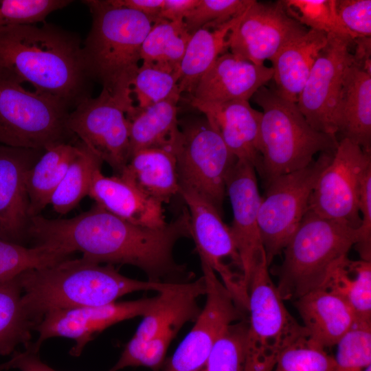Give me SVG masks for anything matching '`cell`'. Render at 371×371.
Returning a JSON list of instances; mask_svg holds the SVG:
<instances>
[{
	"instance_id": "2",
	"label": "cell",
	"mask_w": 371,
	"mask_h": 371,
	"mask_svg": "<svg viewBox=\"0 0 371 371\" xmlns=\"http://www.w3.org/2000/svg\"><path fill=\"white\" fill-rule=\"evenodd\" d=\"M0 67L15 73L34 90L62 99L70 109L91 97L92 79L82 43L76 34L56 25L1 30Z\"/></svg>"
},
{
	"instance_id": "20",
	"label": "cell",
	"mask_w": 371,
	"mask_h": 371,
	"mask_svg": "<svg viewBox=\"0 0 371 371\" xmlns=\"http://www.w3.org/2000/svg\"><path fill=\"white\" fill-rule=\"evenodd\" d=\"M190 103L204 115L234 157L250 163L260 174L262 163V112L253 109L245 100L225 103L190 100Z\"/></svg>"
},
{
	"instance_id": "38",
	"label": "cell",
	"mask_w": 371,
	"mask_h": 371,
	"mask_svg": "<svg viewBox=\"0 0 371 371\" xmlns=\"http://www.w3.org/2000/svg\"><path fill=\"white\" fill-rule=\"evenodd\" d=\"M336 346L332 371H365L371 366V322H357Z\"/></svg>"
},
{
	"instance_id": "40",
	"label": "cell",
	"mask_w": 371,
	"mask_h": 371,
	"mask_svg": "<svg viewBox=\"0 0 371 371\" xmlns=\"http://www.w3.org/2000/svg\"><path fill=\"white\" fill-rule=\"evenodd\" d=\"M72 2L69 0H0V30L12 26L45 22L50 13Z\"/></svg>"
},
{
	"instance_id": "36",
	"label": "cell",
	"mask_w": 371,
	"mask_h": 371,
	"mask_svg": "<svg viewBox=\"0 0 371 371\" xmlns=\"http://www.w3.org/2000/svg\"><path fill=\"white\" fill-rule=\"evenodd\" d=\"M280 2L286 14L304 26L326 34L358 38L340 21L335 9V0H283Z\"/></svg>"
},
{
	"instance_id": "30",
	"label": "cell",
	"mask_w": 371,
	"mask_h": 371,
	"mask_svg": "<svg viewBox=\"0 0 371 371\" xmlns=\"http://www.w3.org/2000/svg\"><path fill=\"white\" fill-rule=\"evenodd\" d=\"M244 13L216 28H201L192 34L179 69L181 93L191 95L200 78L221 55L228 52V35Z\"/></svg>"
},
{
	"instance_id": "23",
	"label": "cell",
	"mask_w": 371,
	"mask_h": 371,
	"mask_svg": "<svg viewBox=\"0 0 371 371\" xmlns=\"http://www.w3.org/2000/svg\"><path fill=\"white\" fill-rule=\"evenodd\" d=\"M95 204L136 225L160 228L167 224L163 204L120 175H93L89 194Z\"/></svg>"
},
{
	"instance_id": "45",
	"label": "cell",
	"mask_w": 371,
	"mask_h": 371,
	"mask_svg": "<svg viewBox=\"0 0 371 371\" xmlns=\"http://www.w3.org/2000/svg\"><path fill=\"white\" fill-rule=\"evenodd\" d=\"M200 0H164L158 18L170 21H183Z\"/></svg>"
},
{
	"instance_id": "26",
	"label": "cell",
	"mask_w": 371,
	"mask_h": 371,
	"mask_svg": "<svg viewBox=\"0 0 371 371\" xmlns=\"http://www.w3.org/2000/svg\"><path fill=\"white\" fill-rule=\"evenodd\" d=\"M328 35L310 29L305 34L291 41L270 60L275 87L280 97L296 103Z\"/></svg>"
},
{
	"instance_id": "35",
	"label": "cell",
	"mask_w": 371,
	"mask_h": 371,
	"mask_svg": "<svg viewBox=\"0 0 371 371\" xmlns=\"http://www.w3.org/2000/svg\"><path fill=\"white\" fill-rule=\"evenodd\" d=\"M248 319L229 325L199 371H244Z\"/></svg>"
},
{
	"instance_id": "46",
	"label": "cell",
	"mask_w": 371,
	"mask_h": 371,
	"mask_svg": "<svg viewBox=\"0 0 371 371\" xmlns=\"http://www.w3.org/2000/svg\"><path fill=\"white\" fill-rule=\"evenodd\" d=\"M116 6L124 7L141 12L153 19H157L164 0H109Z\"/></svg>"
},
{
	"instance_id": "9",
	"label": "cell",
	"mask_w": 371,
	"mask_h": 371,
	"mask_svg": "<svg viewBox=\"0 0 371 371\" xmlns=\"http://www.w3.org/2000/svg\"><path fill=\"white\" fill-rule=\"evenodd\" d=\"M174 148L179 188L199 194L221 214L227 177L237 159L219 133L205 116L179 122Z\"/></svg>"
},
{
	"instance_id": "37",
	"label": "cell",
	"mask_w": 371,
	"mask_h": 371,
	"mask_svg": "<svg viewBox=\"0 0 371 371\" xmlns=\"http://www.w3.org/2000/svg\"><path fill=\"white\" fill-rule=\"evenodd\" d=\"M179 73L153 64L142 63L131 84V98L137 109H144L179 91Z\"/></svg>"
},
{
	"instance_id": "6",
	"label": "cell",
	"mask_w": 371,
	"mask_h": 371,
	"mask_svg": "<svg viewBox=\"0 0 371 371\" xmlns=\"http://www.w3.org/2000/svg\"><path fill=\"white\" fill-rule=\"evenodd\" d=\"M357 240V228L308 210L282 251L276 286L282 299L295 300L318 288Z\"/></svg>"
},
{
	"instance_id": "5",
	"label": "cell",
	"mask_w": 371,
	"mask_h": 371,
	"mask_svg": "<svg viewBox=\"0 0 371 371\" xmlns=\"http://www.w3.org/2000/svg\"><path fill=\"white\" fill-rule=\"evenodd\" d=\"M262 111L260 123V177L265 186L275 178L307 166L318 153L335 152L339 140L315 130L297 104L273 89L261 87L252 96Z\"/></svg>"
},
{
	"instance_id": "16",
	"label": "cell",
	"mask_w": 371,
	"mask_h": 371,
	"mask_svg": "<svg viewBox=\"0 0 371 371\" xmlns=\"http://www.w3.org/2000/svg\"><path fill=\"white\" fill-rule=\"evenodd\" d=\"M308 30L289 16L280 1L254 2L230 31L229 52L258 65L271 60L285 45Z\"/></svg>"
},
{
	"instance_id": "7",
	"label": "cell",
	"mask_w": 371,
	"mask_h": 371,
	"mask_svg": "<svg viewBox=\"0 0 371 371\" xmlns=\"http://www.w3.org/2000/svg\"><path fill=\"white\" fill-rule=\"evenodd\" d=\"M13 71L0 67V144L45 150L74 135L67 128L70 107L62 99L30 91Z\"/></svg>"
},
{
	"instance_id": "15",
	"label": "cell",
	"mask_w": 371,
	"mask_h": 371,
	"mask_svg": "<svg viewBox=\"0 0 371 371\" xmlns=\"http://www.w3.org/2000/svg\"><path fill=\"white\" fill-rule=\"evenodd\" d=\"M327 35V43L317 56L296 104L312 128L336 136L335 112L346 71L354 63L350 46L355 39Z\"/></svg>"
},
{
	"instance_id": "29",
	"label": "cell",
	"mask_w": 371,
	"mask_h": 371,
	"mask_svg": "<svg viewBox=\"0 0 371 371\" xmlns=\"http://www.w3.org/2000/svg\"><path fill=\"white\" fill-rule=\"evenodd\" d=\"M79 150V142L54 145L43 151L28 170L25 185L29 200L30 218L40 215L50 204L55 190L63 180Z\"/></svg>"
},
{
	"instance_id": "27",
	"label": "cell",
	"mask_w": 371,
	"mask_h": 371,
	"mask_svg": "<svg viewBox=\"0 0 371 371\" xmlns=\"http://www.w3.org/2000/svg\"><path fill=\"white\" fill-rule=\"evenodd\" d=\"M174 146L175 144L136 152L119 175L161 203H169L179 192Z\"/></svg>"
},
{
	"instance_id": "8",
	"label": "cell",
	"mask_w": 371,
	"mask_h": 371,
	"mask_svg": "<svg viewBox=\"0 0 371 371\" xmlns=\"http://www.w3.org/2000/svg\"><path fill=\"white\" fill-rule=\"evenodd\" d=\"M264 263L249 284L248 328L244 371H273L280 355L308 338V331L291 315Z\"/></svg>"
},
{
	"instance_id": "47",
	"label": "cell",
	"mask_w": 371,
	"mask_h": 371,
	"mask_svg": "<svg viewBox=\"0 0 371 371\" xmlns=\"http://www.w3.org/2000/svg\"><path fill=\"white\" fill-rule=\"evenodd\" d=\"M10 369V365L8 361L5 363L0 364V371L8 370Z\"/></svg>"
},
{
	"instance_id": "33",
	"label": "cell",
	"mask_w": 371,
	"mask_h": 371,
	"mask_svg": "<svg viewBox=\"0 0 371 371\" xmlns=\"http://www.w3.org/2000/svg\"><path fill=\"white\" fill-rule=\"evenodd\" d=\"M17 276L0 282V355L3 356L12 354L20 344L27 349L32 344L31 331L35 325L22 304Z\"/></svg>"
},
{
	"instance_id": "32",
	"label": "cell",
	"mask_w": 371,
	"mask_h": 371,
	"mask_svg": "<svg viewBox=\"0 0 371 371\" xmlns=\"http://www.w3.org/2000/svg\"><path fill=\"white\" fill-rule=\"evenodd\" d=\"M191 35L183 21L156 19L142 45V63L179 73Z\"/></svg>"
},
{
	"instance_id": "42",
	"label": "cell",
	"mask_w": 371,
	"mask_h": 371,
	"mask_svg": "<svg viewBox=\"0 0 371 371\" xmlns=\"http://www.w3.org/2000/svg\"><path fill=\"white\" fill-rule=\"evenodd\" d=\"M338 17L344 27L359 37H370L371 1L335 0Z\"/></svg>"
},
{
	"instance_id": "28",
	"label": "cell",
	"mask_w": 371,
	"mask_h": 371,
	"mask_svg": "<svg viewBox=\"0 0 371 371\" xmlns=\"http://www.w3.org/2000/svg\"><path fill=\"white\" fill-rule=\"evenodd\" d=\"M181 95L177 91L168 98L144 109L134 107L126 115L131 157L142 149L175 144L179 133L177 103Z\"/></svg>"
},
{
	"instance_id": "4",
	"label": "cell",
	"mask_w": 371,
	"mask_h": 371,
	"mask_svg": "<svg viewBox=\"0 0 371 371\" xmlns=\"http://www.w3.org/2000/svg\"><path fill=\"white\" fill-rule=\"evenodd\" d=\"M92 14L91 30L82 43L92 80L117 98L126 113L134 108L131 84L139 68L142 45L155 19L109 0L82 1Z\"/></svg>"
},
{
	"instance_id": "17",
	"label": "cell",
	"mask_w": 371,
	"mask_h": 371,
	"mask_svg": "<svg viewBox=\"0 0 371 371\" xmlns=\"http://www.w3.org/2000/svg\"><path fill=\"white\" fill-rule=\"evenodd\" d=\"M157 296L134 301L113 302L102 306H84L49 312L34 330L38 333L30 349L38 352L44 341L62 337L76 341L69 352L78 357L87 344L110 326L137 316H143L154 306Z\"/></svg>"
},
{
	"instance_id": "18",
	"label": "cell",
	"mask_w": 371,
	"mask_h": 371,
	"mask_svg": "<svg viewBox=\"0 0 371 371\" xmlns=\"http://www.w3.org/2000/svg\"><path fill=\"white\" fill-rule=\"evenodd\" d=\"M226 193L233 211V221L229 228L249 289L254 271L260 265L267 263L258 222L262 197L258 187L256 169L250 163L244 160L236 161L227 177Z\"/></svg>"
},
{
	"instance_id": "14",
	"label": "cell",
	"mask_w": 371,
	"mask_h": 371,
	"mask_svg": "<svg viewBox=\"0 0 371 371\" xmlns=\"http://www.w3.org/2000/svg\"><path fill=\"white\" fill-rule=\"evenodd\" d=\"M201 262L206 286L205 304L165 371H199L227 327L245 319L246 312L238 306L214 270L204 260Z\"/></svg>"
},
{
	"instance_id": "21",
	"label": "cell",
	"mask_w": 371,
	"mask_h": 371,
	"mask_svg": "<svg viewBox=\"0 0 371 371\" xmlns=\"http://www.w3.org/2000/svg\"><path fill=\"white\" fill-rule=\"evenodd\" d=\"M273 74L271 67L255 65L227 52L200 78L190 100L207 103L249 101L272 79Z\"/></svg>"
},
{
	"instance_id": "48",
	"label": "cell",
	"mask_w": 371,
	"mask_h": 371,
	"mask_svg": "<svg viewBox=\"0 0 371 371\" xmlns=\"http://www.w3.org/2000/svg\"><path fill=\"white\" fill-rule=\"evenodd\" d=\"M365 371H371V366H368Z\"/></svg>"
},
{
	"instance_id": "34",
	"label": "cell",
	"mask_w": 371,
	"mask_h": 371,
	"mask_svg": "<svg viewBox=\"0 0 371 371\" xmlns=\"http://www.w3.org/2000/svg\"><path fill=\"white\" fill-rule=\"evenodd\" d=\"M102 162L82 142H79L78 154L50 201L57 213L67 214L88 196L93 175L101 169Z\"/></svg>"
},
{
	"instance_id": "43",
	"label": "cell",
	"mask_w": 371,
	"mask_h": 371,
	"mask_svg": "<svg viewBox=\"0 0 371 371\" xmlns=\"http://www.w3.org/2000/svg\"><path fill=\"white\" fill-rule=\"evenodd\" d=\"M359 208L362 217L357 228L358 240L355 246L361 260L371 261V171L363 181Z\"/></svg>"
},
{
	"instance_id": "19",
	"label": "cell",
	"mask_w": 371,
	"mask_h": 371,
	"mask_svg": "<svg viewBox=\"0 0 371 371\" xmlns=\"http://www.w3.org/2000/svg\"><path fill=\"white\" fill-rule=\"evenodd\" d=\"M44 150L0 145V238L24 245L29 240L25 179Z\"/></svg>"
},
{
	"instance_id": "25",
	"label": "cell",
	"mask_w": 371,
	"mask_h": 371,
	"mask_svg": "<svg viewBox=\"0 0 371 371\" xmlns=\"http://www.w3.org/2000/svg\"><path fill=\"white\" fill-rule=\"evenodd\" d=\"M334 122L341 139L371 153V74L355 63L346 71Z\"/></svg>"
},
{
	"instance_id": "44",
	"label": "cell",
	"mask_w": 371,
	"mask_h": 371,
	"mask_svg": "<svg viewBox=\"0 0 371 371\" xmlns=\"http://www.w3.org/2000/svg\"><path fill=\"white\" fill-rule=\"evenodd\" d=\"M10 369H19L21 371H56L43 363L38 352L30 349L24 352L15 350L8 361Z\"/></svg>"
},
{
	"instance_id": "10",
	"label": "cell",
	"mask_w": 371,
	"mask_h": 371,
	"mask_svg": "<svg viewBox=\"0 0 371 371\" xmlns=\"http://www.w3.org/2000/svg\"><path fill=\"white\" fill-rule=\"evenodd\" d=\"M334 153H322L307 166L279 176L266 186L258 222L268 266L283 251L308 211L311 194Z\"/></svg>"
},
{
	"instance_id": "11",
	"label": "cell",
	"mask_w": 371,
	"mask_h": 371,
	"mask_svg": "<svg viewBox=\"0 0 371 371\" xmlns=\"http://www.w3.org/2000/svg\"><path fill=\"white\" fill-rule=\"evenodd\" d=\"M371 171V153L348 139L339 140L329 164L311 194L308 210L357 229L363 181Z\"/></svg>"
},
{
	"instance_id": "39",
	"label": "cell",
	"mask_w": 371,
	"mask_h": 371,
	"mask_svg": "<svg viewBox=\"0 0 371 371\" xmlns=\"http://www.w3.org/2000/svg\"><path fill=\"white\" fill-rule=\"evenodd\" d=\"M254 2V0H200L183 21L190 34L201 28L214 29L242 15Z\"/></svg>"
},
{
	"instance_id": "13",
	"label": "cell",
	"mask_w": 371,
	"mask_h": 371,
	"mask_svg": "<svg viewBox=\"0 0 371 371\" xmlns=\"http://www.w3.org/2000/svg\"><path fill=\"white\" fill-rule=\"evenodd\" d=\"M124 105L102 89L69 113L67 126L92 153L119 175L130 157L129 126Z\"/></svg>"
},
{
	"instance_id": "1",
	"label": "cell",
	"mask_w": 371,
	"mask_h": 371,
	"mask_svg": "<svg viewBox=\"0 0 371 371\" xmlns=\"http://www.w3.org/2000/svg\"><path fill=\"white\" fill-rule=\"evenodd\" d=\"M190 238L187 208L175 220L160 228L131 223L98 205L68 219L31 217L29 240L35 245H47L100 264L129 265L142 269L148 280L184 283L192 278L184 265L173 257L177 242Z\"/></svg>"
},
{
	"instance_id": "22",
	"label": "cell",
	"mask_w": 371,
	"mask_h": 371,
	"mask_svg": "<svg viewBox=\"0 0 371 371\" xmlns=\"http://www.w3.org/2000/svg\"><path fill=\"white\" fill-rule=\"evenodd\" d=\"M203 277L194 281L178 283L172 289L159 293L154 306L145 315L121 355H130L156 335L172 327L181 328L197 318L201 311L197 298L205 295Z\"/></svg>"
},
{
	"instance_id": "41",
	"label": "cell",
	"mask_w": 371,
	"mask_h": 371,
	"mask_svg": "<svg viewBox=\"0 0 371 371\" xmlns=\"http://www.w3.org/2000/svg\"><path fill=\"white\" fill-rule=\"evenodd\" d=\"M334 363V357L307 338L286 349L273 371H332Z\"/></svg>"
},
{
	"instance_id": "3",
	"label": "cell",
	"mask_w": 371,
	"mask_h": 371,
	"mask_svg": "<svg viewBox=\"0 0 371 371\" xmlns=\"http://www.w3.org/2000/svg\"><path fill=\"white\" fill-rule=\"evenodd\" d=\"M17 278L22 304L35 326L51 311L106 305L128 293H161L177 284L132 279L120 273L112 265L102 266L82 257L28 269Z\"/></svg>"
},
{
	"instance_id": "31",
	"label": "cell",
	"mask_w": 371,
	"mask_h": 371,
	"mask_svg": "<svg viewBox=\"0 0 371 371\" xmlns=\"http://www.w3.org/2000/svg\"><path fill=\"white\" fill-rule=\"evenodd\" d=\"M319 287L348 303L359 322H371V261L346 256L330 267Z\"/></svg>"
},
{
	"instance_id": "12",
	"label": "cell",
	"mask_w": 371,
	"mask_h": 371,
	"mask_svg": "<svg viewBox=\"0 0 371 371\" xmlns=\"http://www.w3.org/2000/svg\"><path fill=\"white\" fill-rule=\"evenodd\" d=\"M190 216V235L200 259L206 262L241 309H248L249 289L229 227L218 210L199 194L179 188Z\"/></svg>"
},
{
	"instance_id": "24",
	"label": "cell",
	"mask_w": 371,
	"mask_h": 371,
	"mask_svg": "<svg viewBox=\"0 0 371 371\" xmlns=\"http://www.w3.org/2000/svg\"><path fill=\"white\" fill-rule=\"evenodd\" d=\"M295 306L308 331V339L324 348L336 346L358 321L343 299L318 287L294 300Z\"/></svg>"
}]
</instances>
